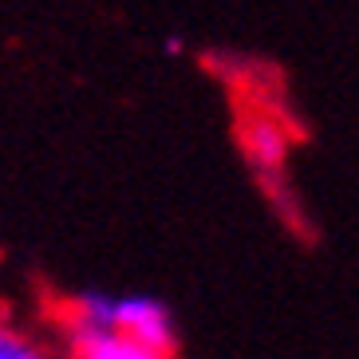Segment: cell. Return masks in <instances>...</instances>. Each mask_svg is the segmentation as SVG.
Wrapping results in <instances>:
<instances>
[{"instance_id": "cell-1", "label": "cell", "mask_w": 359, "mask_h": 359, "mask_svg": "<svg viewBox=\"0 0 359 359\" xmlns=\"http://www.w3.org/2000/svg\"><path fill=\"white\" fill-rule=\"evenodd\" d=\"M115 332L138 339L154 351H178V324H174V312L162 304L158 296L147 292H130V296H115Z\"/></svg>"}, {"instance_id": "cell-2", "label": "cell", "mask_w": 359, "mask_h": 359, "mask_svg": "<svg viewBox=\"0 0 359 359\" xmlns=\"http://www.w3.org/2000/svg\"><path fill=\"white\" fill-rule=\"evenodd\" d=\"M241 150H245V158H249V166L276 186V178L288 166L292 138H288V127L280 118L257 111V115H245V123H241Z\"/></svg>"}, {"instance_id": "cell-3", "label": "cell", "mask_w": 359, "mask_h": 359, "mask_svg": "<svg viewBox=\"0 0 359 359\" xmlns=\"http://www.w3.org/2000/svg\"><path fill=\"white\" fill-rule=\"evenodd\" d=\"M72 359H174L170 351H154L115 327H75L67 332Z\"/></svg>"}, {"instance_id": "cell-4", "label": "cell", "mask_w": 359, "mask_h": 359, "mask_svg": "<svg viewBox=\"0 0 359 359\" xmlns=\"http://www.w3.org/2000/svg\"><path fill=\"white\" fill-rule=\"evenodd\" d=\"M0 359H52V351L0 316Z\"/></svg>"}, {"instance_id": "cell-5", "label": "cell", "mask_w": 359, "mask_h": 359, "mask_svg": "<svg viewBox=\"0 0 359 359\" xmlns=\"http://www.w3.org/2000/svg\"><path fill=\"white\" fill-rule=\"evenodd\" d=\"M166 52H170V55L182 52V40H178V36H170V40H166Z\"/></svg>"}]
</instances>
